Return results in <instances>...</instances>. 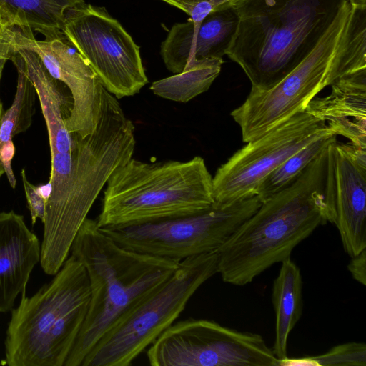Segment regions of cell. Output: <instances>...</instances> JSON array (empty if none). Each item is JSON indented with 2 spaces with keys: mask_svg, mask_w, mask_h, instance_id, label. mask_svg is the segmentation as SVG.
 I'll use <instances>...</instances> for the list:
<instances>
[{
  "mask_svg": "<svg viewBox=\"0 0 366 366\" xmlns=\"http://www.w3.org/2000/svg\"><path fill=\"white\" fill-rule=\"evenodd\" d=\"M103 88L94 131L84 137L74 134L71 151L51 154L40 259L49 275L60 269L102 188L134 152V125L117 99Z\"/></svg>",
  "mask_w": 366,
  "mask_h": 366,
  "instance_id": "6da1fadb",
  "label": "cell"
},
{
  "mask_svg": "<svg viewBox=\"0 0 366 366\" xmlns=\"http://www.w3.org/2000/svg\"><path fill=\"white\" fill-rule=\"evenodd\" d=\"M326 149L290 185L262 202L217 250L224 282L243 286L328 222L324 200Z\"/></svg>",
  "mask_w": 366,
  "mask_h": 366,
  "instance_id": "7a4b0ae2",
  "label": "cell"
},
{
  "mask_svg": "<svg viewBox=\"0 0 366 366\" xmlns=\"http://www.w3.org/2000/svg\"><path fill=\"white\" fill-rule=\"evenodd\" d=\"M345 0H232L238 17L226 55L253 89L266 90L307 56Z\"/></svg>",
  "mask_w": 366,
  "mask_h": 366,
  "instance_id": "3957f363",
  "label": "cell"
},
{
  "mask_svg": "<svg viewBox=\"0 0 366 366\" xmlns=\"http://www.w3.org/2000/svg\"><path fill=\"white\" fill-rule=\"evenodd\" d=\"M366 69V9L345 0L333 21L307 56L266 90L251 89L231 116L248 142L306 109L325 87Z\"/></svg>",
  "mask_w": 366,
  "mask_h": 366,
  "instance_id": "277c9868",
  "label": "cell"
},
{
  "mask_svg": "<svg viewBox=\"0 0 366 366\" xmlns=\"http://www.w3.org/2000/svg\"><path fill=\"white\" fill-rule=\"evenodd\" d=\"M85 268L90 286L87 312L64 366H81L93 347L114 324L164 282L179 261L125 249L86 218L71 247Z\"/></svg>",
  "mask_w": 366,
  "mask_h": 366,
  "instance_id": "5b68a950",
  "label": "cell"
},
{
  "mask_svg": "<svg viewBox=\"0 0 366 366\" xmlns=\"http://www.w3.org/2000/svg\"><path fill=\"white\" fill-rule=\"evenodd\" d=\"M214 204L212 177L199 156L185 161L132 158L107 182L99 228L153 223L204 212Z\"/></svg>",
  "mask_w": 366,
  "mask_h": 366,
  "instance_id": "8992f818",
  "label": "cell"
},
{
  "mask_svg": "<svg viewBox=\"0 0 366 366\" xmlns=\"http://www.w3.org/2000/svg\"><path fill=\"white\" fill-rule=\"evenodd\" d=\"M6 332L9 366H64L84 321L90 299L86 271L73 255L34 295L23 291Z\"/></svg>",
  "mask_w": 366,
  "mask_h": 366,
  "instance_id": "52a82bcc",
  "label": "cell"
},
{
  "mask_svg": "<svg viewBox=\"0 0 366 366\" xmlns=\"http://www.w3.org/2000/svg\"><path fill=\"white\" fill-rule=\"evenodd\" d=\"M218 273L217 251L182 260L175 272L119 318L81 366H129L179 316L197 289Z\"/></svg>",
  "mask_w": 366,
  "mask_h": 366,
  "instance_id": "ba28073f",
  "label": "cell"
},
{
  "mask_svg": "<svg viewBox=\"0 0 366 366\" xmlns=\"http://www.w3.org/2000/svg\"><path fill=\"white\" fill-rule=\"evenodd\" d=\"M262 203L254 195L225 206L213 204L209 209L189 216L100 229L125 249L181 262L217 251Z\"/></svg>",
  "mask_w": 366,
  "mask_h": 366,
  "instance_id": "9c48e42d",
  "label": "cell"
},
{
  "mask_svg": "<svg viewBox=\"0 0 366 366\" xmlns=\"http://www.w3.org/2000/svg\"><path fill=\"white\" fill-rule=\"evenodd\" d=\"M61 31L117 99L134 96L148 83L139 46L104 8L84 2L71 9Z\"/></svg>",
  "mask_w": 366,
  "mask_h": 366,
  "instance_id": "30bf717a",
  "label": "cell"
},
{
  "mask_svg": "<svg viewBox=\"0 0 366 366\" xmlns=\"http://www.w3.org/2000/svg\"><path fill=\"white\" fill-rule=\"evenodd\" d=\"M152 366H277L263 337L207 320L173 323L149 346Z\"/></svg>",
  "mask_w": 366,
  "mask_h": 366,
  "instance_id": "8fae6325",
  "label": "cell"
},
{
  "mask_svg": "<svg viewBox=\"0 0 366 366\" xmlns=\"http://www.w3.org/2000/svg\"><path fill=\"white\" fill-rule=\"evenodd\" d=\"M327 134H336L325 122L305 109L247 142L212 177L214 204L225 206L256 195L260 184L273 170Z\"/></svg>",
  "mask_w": 366,
  "mask_h": 366,
  "instance_id": "7c38bea8",
  "label": "cell"
},
{
  "mask_svg": "<svg viewBox=\"0 0 366 366\" xmlns=\"http://www.w3.org/2000/svg\"><path fill=\"white\" fill-rule=\"evenodd\" d=\"M324 200L345 252L366 249V148L332 141L326 149Z\"/></svg>",
  "mask_w": 366,
  "mask_h": 366,
  "instance_id": "4fadbf2b",
  "label": "cell"
},
{
  "mask_svg": "<svg viewBox=\"0 0 366 366\" xmlns=\"http://www.w3.org/2000/svg\"><path fill=\"white\" fill-rule=\"evenodd\" d=\"M14 37L16 49L35 53L49 73L69 89L72 107L65 121L67 130L81 137L91 134L97 124L103 86L88 62L63 32L38 40L33 31L14 28Z\"/></svg>",
  "mask_w": 366,
  "mask_h": 366,
  "instance_id": "5bb4252c",
  "label": "cell"
},
{
  "mask_svg": "<svg viewBox=\"0 0 366 366\" xmlns=\"http://www.w3.org/2000/svg\"><path fill=\"white\" fill-rule=\"evenodd\" d=\"M238 17L222 4L202 21L174 24L161 46V56L171 72L179 73L195 61L222 59L237 31Z\"/></svg>",
  "mask_w": 366,
  "mask_h": 366,
  "instance_id": "9a60e30c",
  "label": "cell"
},
{
  "mask_svg": "<svg viewBox=\"0 0 366 366\" xmlns=\"http://www.w3.org/2000/svg\"><path fill=\"white\" fill-rule=\"evenodd\" d=\"M40 259L41 244L24 217L0 212V313L12 310Z\"/></svg>",
  "mask_w": 366,
  "mask_h": 366,
  "instance_id": "2e32d148",
  "label": "cell"
},
{
  "mask_svg": "<svg viewBox=\"0 0 366 366\" xmlns=\"http://www.w3.org/2000/svg\"><path fill=\"white\" fill-rule=\"evenodd\" d=\"M331 86L328 95L314 97L305 110L337 135L366 148V69L341 77Z\"/></svg>",
  "mask_w": 366,
  "mask_h": 366,
  "instance_id": "e0dca14e",
  "label": "cell"
},
{
  "mask_svg": "<svg viewBox=\"0 0 366 366\" xmlns=\"http://www.w3.org/2000/svg\"><path fill=\"white\" fill-rule=\"evenodd\" d=\"M16 51L24 60L26 74L39 99L51 154L71 151L74 136L67 130L65 121L71 109V96L66 93L64 84L49 73L35 53L21 48H17Z\"/></svg>",
  "mask_w": 366,
  "mask_h": 366,
  "instance_id": "ac0fdd59",
  "label": "cell"
},
{
  "mask_svg": "<svg viewBox=\"0 0 366 366\" xmlns=\"http://www.w3.org/2000/svg\"><path fill=\"white\" fill-rule=\"evenodd\" d=\"M272 300L276 316L275 338L272 350L282 362L288 358V337L300 319L303 309L302 274L291 258L281 262L279 273L273 282Z\"/></svg>",
  "mask_w": 366,
  "mask_h": 366,
  "instance_id": "d6986e66",
  "label": "cell"
},
{
  "mask_svg": "<svg viewBox=\"0 0 366 366\" xmlns=\"http://www.w3.org/2000/svg\"><path fill=\"white\" fill-rule=\"evenodd\" d=\"M84 0H0V19L6 28L30 29L45 39L61 31L69 10Z\"/></svg>",
  "mask_w": 366,
  "mask_h": 366,
  "instance_id": "ffe728a7",
  "label": "cell"
},
{
  "mask_svg": "<svg viewBox=\"0 0 366 366\" xmlns=\"http://www.w3.org/2000/svg\"><path fill=\"white\" fill-rule=\"evenodd\" d=\"M222 59L194 62L179 73L154 81L150 90L163 99L185 103L207 92L221 71Z\"/></svg>",
  "mask_w": 366,
  "mask_h": 366,
  "instance_id": "44dd1931",
  "label": "cell"
},
{
  "mask_svg": "<svg viewBox=\"0 0 366 366\" xmlns=\"http://www.w3.org/2000/svg\"><path fill=\"white\" fill-rule=\"evenodd\" d=\"M11 60L17 70V86L11 107L0 119V147L13 142L14 137L26 131L35 113L36 92L26 74L24 60L17 51Z\"/></svg>",
  "mask_w": 366,
  "mask_h": 366,
  "instance_id": "7402d4cb",
  "label": "cell"
},
{
  "mask_svg": "<svg viewBox=\"0 0 366 366\" xmlns=\"http://www.w3.org/2000/svg\"><path fill=\"white\" fill-rule=\"evenodd\" d=\"M335 134H327L312 141L291 155L273 170L260 184L257 196L262 202L294 182L305 168L335 139Z\"/></svg>",
  "mask_w": 366,
  "mask_h": 366,
  "instance_id": "603a6c76",
  "label": "cell"
},
{
  "mask_svg": "<svg viewBox=\"0 0 366 366\" xmlns=\"http://www.w3.org/2000/svg\"><path fill=\"white\" fill-rule=\"evenodd\" d=\"M366 365V345L363 342H347L336 345L317 356L281 362V365Z\"/></svg>",
  "mask_w": 366,
  "mask_h": 366,
  "instance_id": "cb8c5ba5",
  "label": "cell"
},
{
  "mask_svg": "<svg viewBox=\"0 0 366 366\" xmlns=\"http://www.w3.org/2000/svg\"><path fill=\"white\" fill-rule=\"evenodd\" d=\"M184 11L194 21H202L209 14L232 0H161Z\"/></svg>",
  "mask_w": 366,
  "mask_h": 366,
  "instance_id": "d4e9b609",
  "label": "cell"
},
{
  "mask_svg": "<svg viewBox=\"0 0 366 366\" xmlns=\"http://www.w3.org/2000/svg\"><path fill=\"white\" fill-rule=\"evenodd\" d=\"M21 176L32 224H35L37 219H40L43 222L46 212V196L40 187L34 186L28 180L24 169L21 171Z\"/></svg>",
  "mask_w": 366,
  "mask_h": 366,
  "instance_id": "484cf974",
  "label": "cell"
},
{
  "mask_svg": "<svg viewBox=\"0 0 366 366\" xmlns=\"http://www.w3.org/2000/svg\"><path fill=\"white\" fill-rule=\"evenodd\" d=\"M16 52L14 28L6 29L0 33V81L6 61L11 60Z\"/></svg>",
  "mask_w": 366,
  "mask_h": 366,
  "instance_id": "4316f807",
  "label": "cell"
},
{
  "mask_svg": "<svg viewBox=\"0 0 366 366\" xmlns=\"http://www.w3.org/2000/svg\"><path fill=\"white\" fill-rule=\"evenodd\" d=\"M350 258L347 264L348 271L355 280L365 286L366 285V249Z\"/></svg>",
  "mask_w": 366,
  "mask_h": 366,
  "instance_id": "83f0119b",
  "label": "cell"
},
{
  "mask_svg": "<svg viewBox=\"0 0 366 366\" xmlns=\"http://www.w3.org/2000/svg\"><path fill=\"white\" fill-rule=\"evenodd\" d=\"M356 9H366V0H347Z\"/></svg>",
  "mask_w": 366,
  "mask_h": 366,
  "instance_id": "f1b7e54d",
  "label": "cell"
},
{
  "mask_svg": "<svg viewBox=\"0 0 366 366\" xmlns=\"http://www.w3.org/2000/svg\"><path fill=\"white\" fill-rule=\"evenodd\" d=\"M2 114V104L0 101V119ZM5 173L4 166L0 160V178L2 177V175Z\"/></svg>",
  "mask_w": 366,
  "mask_h": 366,
  "instance_id": "f546056e",
  "label": "cell"
},
{
  "mask_svg": "<svg viewBox=\"0 0 366 366\" xmlns=\"http://www.w3.org/2000/svg\"><path fill=\"white\" fill-rule=\"evenodd\" d=\"M6 29H9V28H6V27H5L4 26V24H2L1 20L0 19V33L2 32L3 31H4Z\"/></svg>",
  "mask_w": 366,
  "mask_h": 366,
  "instance_id": "4dcf8cb0",
  "label": "cell"
}]
</instances>
